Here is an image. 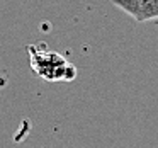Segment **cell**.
I'll return each mask as SVG.
<instances>
[{
	"label": "cell",
	"instance_id": "cell-1",
	"mask_svg": "<svg viewBox=\"0 0 158 148\" xmlns=\"http://www.w3.org/2000/svg\"><path fill=\"white\" fill-rule=\"evenodd\" d=\"M31 66L36 75L46 82H72L77 77V68L61 53L46 46H27Z\"/></svg>",
	"mask_w": 158,
	"mask_h": 148
},
{
	"label": "cell",
	"instance_id": "cell-2",
	"mask_svg": "<svg viewBox=\"0 0 158 148\" xmlns=\"http://www.w3.org/2000/svg\"><path fill=\"white\" fill-rule=\"evenodd\" d=\"M112 4L141 24L158 19V0H112Z\"/></svg>",
	"mask_w": 158,
	"mask_h": 148
}]
</instances>
